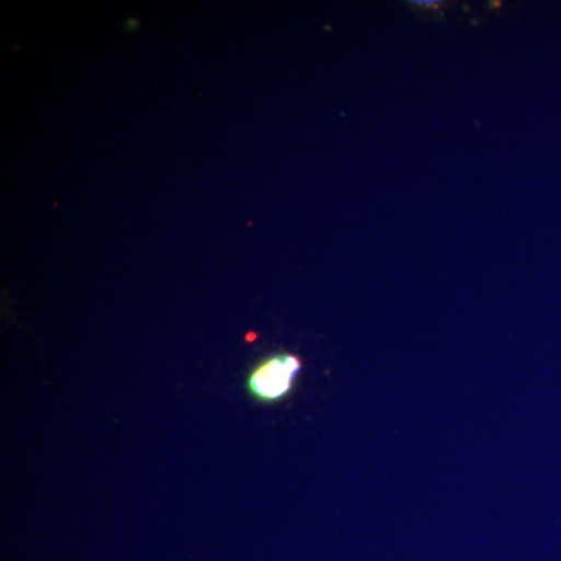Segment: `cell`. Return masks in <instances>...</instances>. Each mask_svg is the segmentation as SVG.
Segmentation results:
<instances>
[{"instance_id":"cell-1","label":"cell","mask_w":561,"mask_h":561,"mask_svg":"<svg viewBox=\"0 0 561 561\" xmlns=\"http://www.w3.org/2000/svg\"><path fill=\"white\" fill-rule=\"evenodd\" d=\"M301 370L302 362L297 354L287 351L268 354L247 373L245 391L260 404H278L294 393Z\"/></svg>"}]
</instances>
